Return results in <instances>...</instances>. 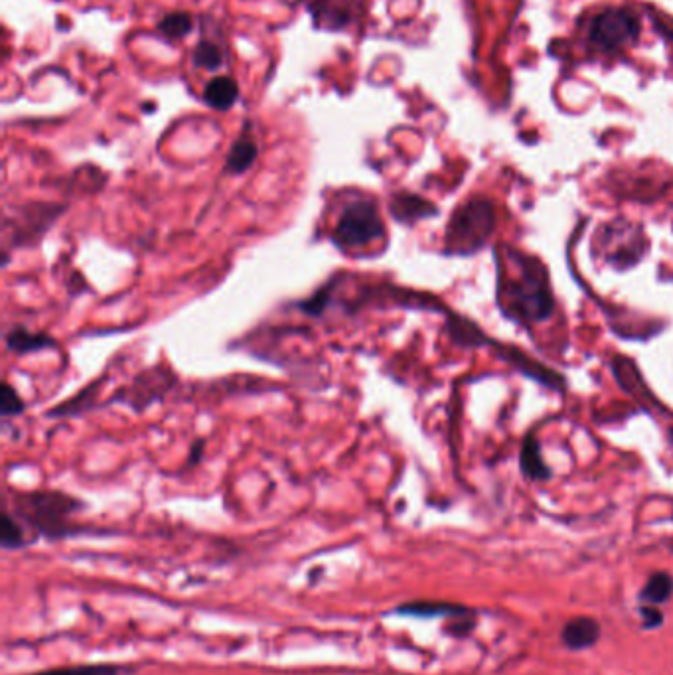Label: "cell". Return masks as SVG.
<instances>
[{"instance_id":"3957f363","label":"cell","mask_w":673,"mask_h":675,"mask_svg":"<svg viewBox=\"0 0 673 675\" xmlns=\"http://www.w3.org/2000/svg\"><path fill=\"white\" fill-rule=\"evenodd\" d=\"M496 225V212L488 200L474 198L460 206L450 218L445 233L447 255H472L492 235Z\"/></svg>"},{"instance_id":"44dd1931","label":"cell","mask_w":673,"mask_h":675,"mask_svg":"<svg viewBox=\"0 0 673 675\" xmlns=\"http://www.w3.org/2000/svg\"><path fill=\"white\" fill-rule=\"evenodd\" d=\"M26 409L20 393L10 385V383H2V393H0V413L4 419L8 417H18L22 415Z\"/></svg>"},{"instance_id":"e0dca14e","label":"cell","mask_w":673,"mask_h":675,"mask_svg":"<svg viewBox=\"0 0 673 675\" xmlns=\"http://www.w3.org/2000/svg\"><path fill=\"white\" fill-rule=\"evenodd\" d=\"M135 672V668L117 666V664H81V666H64V668H52L42 670L34 674L26 675H123Z\"/></svg>"},{"instance_id":"d6986e66","label":"cell","mask_w":673,"mask_h":675,"mask_svg":"<svg viewBox=\"0 0 673 675\" xmlns=\"http://www.w3.org/2000/svg\"><path fill=\"white\" fill-rule=\"evenodd\" d=\"M158 30L172 40L184 38L192 30V16L186 12H172L160 20Z\"/></svg>"},{"instance_id":"30bf717a","label":"cell","mask_w":673,"mask_h":675,"mask_svg":"<svg viewBox=\"0 0 673 675\" xmlns=\"http://www.w3.org/2000/svg\"><path fill=\"white\" fill-rule=\"evenodd\" d=\"M561 640L569 650H587L600 640V624L595 618L579 616L563 626Z\"/></svg>"},{"instance_id":"5b68a950","label":"cell","mask_w":673,"mask_h":675,"mask_svg":"<svg viewBox=\"0 0 673 675\" xmlns=\"http://www.w3.org/2000/svg\"><path fill=\"white\" fill-rule=\"evenodd\" d=\"M640 36V18L630 8H608L597 14L589 28V46L606 56L622 52Z\"/></svg>"},{"instance_id":"4fadbf2b","label":"cell","mask_w":673,"mask_h":675,"mask_svg":"<svg viewBox=\"0 0 673 675\" xmlns=\"http://www.w3.org/2000/svg\"><path fill=\"white\" fill-rule=\"evenodd\" d=\"M257 154H259L257 141L253 137H249V135H243L239 141L233 143V147H231L229 154H227L225 172H229V174H243V172H247L255 164Z\"/></svg>"},{"instance_id":"ffe728a7","label":"cell","mask_w":673,"mask_h":675,"mask_svg":"<svg viewBox=\"0 0 673 675\" xmlns=\"http://www.w3.org/2000/svg\"><path fill=\"white\" fill-rule=\"evenodd\" d=\"M192 60L198 68H204V70H218L224 62L222 50L212 42H200L194 50Z\"/></svg>"},{"instance_id":"5bb4252c","label":"cell","mask_w":673,"mask_h":675,"mask_svg":"<svg viewBox=\"0 0 673 675\" xmlns=\"http://www.w3.org/2000/svg\"><path fill=\"white\" fill-rule=\"evenodd\" d=\"M239 97V87L237 83L222 75V77H214L212 81H208L206 89H204V99L210 107L218 109V111H227L229 107H233V103Z\"/></svg>"},{"instance_id":"cb8c5ba5","label":"cell","mask_w":673,"mask_h":675,"mask_svg":"<svg viewBox=\"0 0 673 675\" xmlns=\"http://www.w3.org/2000/svg\"><path fill=\"white\" fill-rule=\"evenodd\" d=\"M640 614H642V618H644V626H646V628H658V626L664 624V614H662V610H660L658 606H654V604H644V606L640 608Z\"/></svg>"},{"instance_id":"2e32d148","label":"cell","mask_w":673,"mask_h":675,"mask_svg":"<svg viewBox=\"0 0 673 675\" xmlns=\"http://www.w3.org/2000/svg\"><path fill=\"white\" fill-rule=\"evenodd\" d=\"M30 541H34V539L28 537L24 524L14 514L4 512L2 527H0V545H2V549H6V551L22 549V547L30 545Z\"/></svg>"},{"instance_id":"8992f818","label":"cell","mask_w":673,"mask_h":675,"mask_svg":"<svg viewBox=\"0 0 673 675\" xmlns=\"http://www.w3.org/2000/svg\"><path fill=\"white\" fill-rule=\"evenodd\" d=\"M602 245L606 249V261L616 265L618 269H628L640 261L646 241L642 239V231L630 225H610L604 231Z\"/></svg>"},{"instance_id":"277c9868","label":"cell","mask_w":673,"mask_h":675,"mask_svg":"<svg viewBox=\"0 0 673 675\" xmlns=\"http://www.w3.org/2000/svg\"><path fill=\"white\" fill-rule=\"evenodd\" d=\"M385 237V225L372 198L350 202L332 229V243L342 251H356Z\"/></svg>"},{"instance_id":"ba28073f","label":"cell","mask_w":673,"mask_h":675,"mask_svg":"<svg viewBox=\"0 0 673 675\" xmlns=\"http://www.w3.org/2000/svg\"><path fill=\"white\" fill-rule=\"evenodd\" d=\"M389 212L399 224L405 225L417 224L419 220H427L439 214L435 204H431L429 200L417 194H407V192L393 194V198L389 200Z\"/></svg>"},{"instance_id":"7402d4cb","label":"cell","mask_w":673,"mask_h":675,"mask_svg":"<svg viewBox=\"0 0 673 675\" xmlns=\"http://www.w3.org/2000/svg\"><path fill=\"white\" fill-rule=\"evenodd\" d=\"M97 391V383H91V385H87L79 395H75V397H72L66 405H60V407H56L54 411H50V417H64V415H77V413H81V411H85L87 407H85V403L87 401H95L91 395Z\"/></svg>"},{"instance_id":"9a60e30c","label":"cell","mask_w":673,"mask_h":675,"mask_svg":"<svg viewBox=\"0 0 673 675\" xmlns=\"http://www.w3.org/2000/svg\"><path fill=\"white\" fill-rule=\"evenodd\" d=\"M522 472L529 480H547L551 478V470L541 458L539 443L533 435L525 437L524 447H522Z\"/></svg>"},{"instance_id":"52a82bcc","label":"cell","mask_w":673,"mask_h":675,"mask_svg":"<svg viewBox=\"0 0 673 675\" xmlns=\"http://www.w3.org/2000/svg\"><path fill=\"white\" fill-rule=\"evenodd\" d=\"M38 206L32 204L30 210H20L22 212V224L14 225V245H26L34 239H40L46 229H50V224L58 220V216L64 212L62 206H52L44 204L42 210H36Z\"/></svg>"},{"instance_id":"7c38bea8","label":"cell","mask_w":673,"mask_h":675,"mask_svg":"<svg viewBox=\"0 0 673 675\" xmlns=\"http://www.w3.org/2000/svg\"><path fill=\"white\" fill-rule=\"evenodd\" d=\"M397 614L401 616H419V618H435V616H449V618H458L472 614L466 606L462 604H452V602H433V600H417V602H407L395 608Z\"/></svg>"},{"instance_id":"9c48e42d","label":"cell","mask_w":673,"mask_h":675,"mask_svg":"<svg viewBox=\"0 0 673 675\" xmlns=\"http://www.w3.org/2000/svg\"><path fill=\"white\" fill-rule=\"evenodd\" d=\"M172 374L164 372V370H150V372H145V374L139 375L133 385H131V405H135L137 411L145 409L149 403H152V399H158L166 393V389L170 387L172 383Z\"/></svg>"},{"instance_id":"6da1fadb","label":"cell","mask_w":673,"mask_h":675,"mask_svg":"<svg viewBox=\"0 0 673 675\" xmlns=\"http://www.w3.org/2000/svg\"><path fill=\"white\" fill-rule=\"evenodd\" d=\"M496 263L498 302L504 314L522 324L545 322L553 314L555 300L543 263L510 245L500 247Z\"/></svg>"},{"instance_id":"603a6c76","label":"cell","mask_w":673,"mask_h":675,"mask_svg":"<svg viewBox=\"0 0 673 675\" xmlns=\"http://www.w3.org/2000/svg\"><path fill=\"white\" fill-rule=\"evenodd\" d=\"M472 628H474V616L472 614L452 618V622L449 624V632L452 636H456V638H462V636L470 634Z\"/></svg>"},{"instance_id":"d4e9b609","label":"cell","mask_w":673,"mask_h":675,"mask_svg":"<svg viewBox=\"0 0 673 675\" xmlns=\"http://www.w3.org/2000/svg\"><path fill=\"white\" fill-rule=\"evenodd\" d=\"M670 441H672V445H673V429H672V431H670Z\"/></svg>"},{"instance_id":"8fae6325","label":"cell","mask_w":673,"mask_h":675,"mask_svg":"<svg viewBox=\"0 0 673 675\" xmlns=\"http://www.w3.org/2000/svg\"><path fill=\"white\" fill-rule=\"evenodd\" d=\"M56 342L52 336L44 334V332H32L24 326H14L8 334H6V348L12 354L24 356V354H34L40 350H48L54 348Z\"/></svg>"},{"instance_id":"ac0fdd59","label":"cell","mask_w":673,"mask_h":675,"mask_svg":"<svg viewBox=\"0 0 673 675\" xmlns=\"http://www.w3.org/2000/svg\"><path fill=\"white\" fill-rule=\"evenodd\" d=\"M673 595V579L668 573H656L648 579L646 587L640 593V599L648 604H664Z\"/></svg>"},{"instance_id":"7a4b0ae2","label":"cell","mask_w":673,"mask_h":675,"mask_svg":"<svg viewBox=\"0 0 673 675\" xmlns=\"http://www.w3.org/2000/svg\"><path fill=\"white\" fill-rule=\"evenodd\" d=\"M83 508V502L70 494L42 490L14 494V516L28 525L36 535L48 539H64L81 533V527L72 524V516Z\"/></svg>"}]
</instances>
